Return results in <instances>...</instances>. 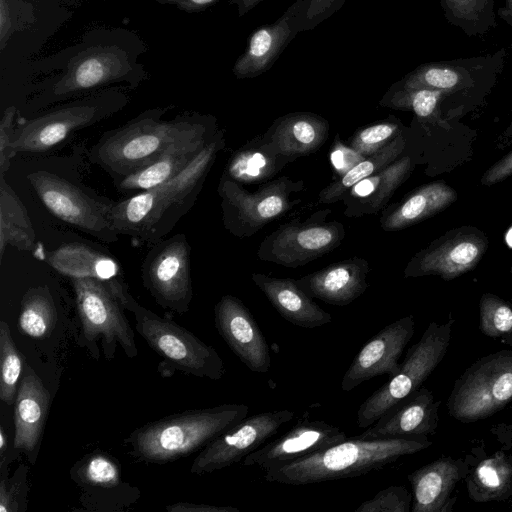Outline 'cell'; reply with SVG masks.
<instances>
[{"label": "cell", "mask_w": 512, "mask_h": 512, "mask_svg": "<svg viewBox=\"0 0 512 512\" xmlns=\"http://www.w3.org/2000/svg\"><path fill=\"white\" fill-rule=\"evenodd\" d=\"M507 57L506 48L492 53L419 65L398 81L408 88L438 90L447 99H476L484 96L497 82Z\"/></svg>", "instance_id": "obj_12"}, {"label": "cell", "mask_w": 512, "mask_h": 512, "mask_svg": "<svg viewBox=\"0 0 512 512\" xmlns=\"http://www.w3.org/2000/svg\"><path fill=\"white\" fill-rule=\"evenodd\" d=\"M368 272L369 264L365 259L351 258L330 264L296 281L311 298L345 306L365 292Z\"/></svg>", "instance_id": "obj_25"}, {"label": "cell", "mask_w": 512, "mask_h": 512, "mask_svg": "<svg viewBox=\"0 0 512 512\" xmlns=\"http://www.w3.org/2000/svg\"><path fill=\"white\" fill-rule=\"evenodd\" d=\"M27 467L20 465L11 480L2 478L0 485V512L19 511L20 499H23Z\"/></svg>", "instance_id": "obj_46"}, {"label": "cell", "mask_w": 512, "mask_h": 512, "mask_svg": "<svg viewBox=\"0 0 512 512\" xmlns=\"http://www.w3.org/2000/svg\"><path fill=\"white\" fill-rule=\"evenodd\" d=\"M502 341L509 345L512 349V335L502 338Z\"/></svg>", "instance_id": "obj_56"}, {"label": "cell", "mask_w": 512, "mask_h": 512, "mask_svg": "<svg viewBox=\"0 0 512 512\" xmlns=\"http://www.w3.org/2000/svg\"><path fill=\"white\" fill-rule=\"evenodd\" d=\"M324 211L311 219L280 225L261 242L257 255L289 268L305 265L335 249L345 236L338 221L325 222Z\"/></svg>", "instance_id": "obj_16"}, {"label": "cell", "mask_w": 512, "mask_h": 512, "mask_svg": "<svg viewBox=\"0 0 512 512\" xmlns=\"http://www.w3.org/2000/svg\"><path fill=\"white\" fill-rule=\"evenodd\" d=\"M512 401V349L476 360L455 381L449 414L462 423L488 418Z\"/></svg>", "instance_id": "obj_11"}, {"label": "cell", "mask_w": 512, "mask_h": 512, "mask_svg": "<svg viewBox=\"0 0 512 512\" xmlns=\"http://www.w3.org/2000/svg\"><path fill=\"white\" fill-rule=\"evenodd\" d=\"M50 393L27 364L23 370L14 406L13 447L32 452L41 439L50 407Z\"/></svg>", "instance_id": "obj_26"}, {"label": "cell", "mask_w": 512, "mask_h": 512, "mask_svg": "<svg viewBox=\"0 0 512 512\" xmlns=\"http://www.w3.org/2000/svg\"><path fill=\"white\" fill-rule=\"evenodd\" d=\"M405 138L402 133L378 152L365 157L341 177L323 188L318 196L319 204H332L341 200L359 181L388 166L403 152Z\"/></svg>", "instance_id": "obj_36"}, {"label": "cell", "mask_w": 512, "mask_h": 512, "mask_svg": "<svg viewBox=\"0 0 512 512\" xmlns=\"http://www.w3.org/2000/svg\"><path fill=\"white\" fill-rule=\"evenodd\" d=\"M291 161L277 153L262 137L238 150L224 174L238 183H262L273 178Z\"/></svg>", "instance_id": "obj_34"}, {"label": "cell", "mask_w": 512, "mask_h": 512, "mask_svg": "<svg viewBox=\"0 0 512 512\" xmlns=\"http://www.w3.org/2000/svg\"><path fill=\"white\" fill-rule=\"evenodd\" d=\"M252 280L272 306L288 322L302 328H316L332 322V316L318 306L291 278L253 273Z\"/></svg>", "instance_id": "obj_28"}, {"label": "cell", "mask_w": 512, "mask_h": 512, "mask_svg": "<svg viewBox=\"0 0 512 512\" xmlns=\"http://www.w3.org/2000/svg\"><path fill=\"white\" fill-rule=\"evenodd\" d=\"M6 445H7V441H6L5 432H4V429L1 428L0 429V452H1V457H3L4 451L6 449Z\"/></svg>", "instance_id": "obj_55"}, {"label": "cell", "mask_w": 512, "mask_h": 512, "mask_svg": "<svg viewBox=\"0 0 512 512\" xmlns=\"http://www.w3.org/2000/svg\"><path fill=\"white\" fill-rule=\"evenodd\" d=\"M329 123L311 112H294L279 117L263 136L280 155L294 160L317 151L327 140Z\"/></svg>", "instance_id": "obj_27"}, {"label": "cell", "mask_w": 512, "mask_h": 512, "mask_svg": "<svg viewBox=\"0 0 512 512\" xmlns=\"http://www.w3.org/2000/svg\"><path fill=\"white\" fill-rule=\"evenodd\" d=\"M27 180L47 210L58 219L107 243L118 240L109 211L101 202L68 180L47 171L27 175Z\"/></svg>", "instance_id": "obj_14"}, {"label": "cell", "mask_w": 512, "mask_h": 512, "mask_svg": "<svg viewBox=\"0 0 512 512\" xmlns=\"http://www.w3.org/2000/svg\"><path fill=\"white\" fill-rule=\"evenodd\" d=\"M77 1H91V0H77Z\"/></svg>", "instance_id": "obj_58"}, {"label": "cell", "mask_w": 512, "mask_h": 512, "mask_svg": "<svg viewBox=\"0 0 512 512\" xmlns=\"http://www.w3.org/2000/svg\"><path fill=\"white\" fill-rule=\"evenodd\" d=\"M457 198V192L444 182L425 184L385 213L381 219V227L385 231L407 228L445 210Z\"/></svg>", "instance_id": "obj_32"}, {"label": "cell", "mask_w": 512, "mask_h": 512, "mask_svg": "<svg viewBox=\"0 0 512 512\" xmlns=\"http://www.w3.org/2000/svg\"><path fill=\"white\" fill-rule=\"evenodd\" d=\"M215 327L231 351L251 371L267 373L270 348L264 334L244 303L224 295L214 308Z\"/></svg>", "instance_id": "obj_20"}, {"label": "cell", "mask_w": 512, "mask_h": 512, "mask_svg": "<svg viewBox=\"0 0 512 512\" xmlns=\"http://www.w3.org/2000/svg\"><path fill=\"white\" fill-rule=\"evenodd\" d=\"M147 45L134 30L123 27H95L81 39L30 63L32 97L26 107L38 111L52 104L83 97L120 84L134 90L149 78L139 61Z\"/></svg>", "instance_id": "obj_1"}, {"label": "cell", "mask_w": 512, "mask_h": 512, "mask_svg": "<svg viewBox=\"0 0 512 512\" xmlns=\"http://www.w3.org/2000/svg\"><path fill=\"white\" fill-rule=\"evenodd\" d=\"M510 273L512 274V265H511V267H510Z\"/></svg>", "instance_id": "obj_57"}, {"label": "cell", "mask_w": 512, "mask_h": 512, "mask_svg": "<svg viewBox=\"0 0 512 512\" xmlns=\"http://www.w3.org/2000/svg\"><path fill=\"white\" fill-rule=\"evenodd\" d=\"M491 433L495 435L502 443L508 442L512 439V423H501L491 428Z\"/></svg>", "instance_id": "obj_52"}, {"label": "cell", "mask_w": 512, "mask_h": 512, "mask_svg": "<svg viewBox=\"0 0 512 512\" xmlns=\"http://www.w3.org/2000/svg\"><path fill=\"white\" fill-rule=\"evenodd\" d=\"M126 89L114 86L68 100L25 121L10 145L13 157L48 151L73 132L111 117L128 104Z\"/></svg>", "instance_id": "obj_7"}, {"label": "cell", "mask_w": 512, "mask_h": 512, "mask_svg": "<svg viewBox=\"0 0 512 512\" xmlns=\"http://www.w3.org/2000/svg\"><path fill=\"white\" fill-rule=\"evenodd\" d=\"M480 331L490 338L512 335V306L492 293L482 294L479 301Z\"/></svg>", "instance_id": "obj_41"}, {"label": "cell", "mask_w": 512, "mask_h": 512, "mask_svg": "<svg viewBox=\"0 0 512 512\" xmlns=\"http://www.w3.org/2000/svg\"><path fill=\"white\" fill-rule=\"evenodd\" d=\"M431 445L427 437H347L333 446L264 471V479L287 485H307L355 477L381 469Z\"/></svg>", "instance_id": "obj_4"}, {"label": "cell", "mask_w": 512, "mask_h": 512, "mask_svg": "<svg viewBox=\"0 0 512 512\" xmlns=\"http://www.w3.org/2000/svg\"><path fill=\"white\" fill-rule=\"evenodd\" d=\"M302 7L303 0H296L274 23L263 25L250 35L245 51L232 68L237 79L255 78L272 67L300 33L299 14Z\"/></svg>", "instance_id": "obj_22"}, {"label": "cell", "mask_w": 512, "mask_h": 512, "mask_svg": "<svg viewBox=\"0 0 512 512\" xmlns=\"http://www.w3.org/2000/svg\"><path fill=\"white\" fill-rule=\"evenodd\" d=\"M216 132L200 135L178 144L148 166L118 179L117 188L124 192H141L173 179L198 156Z\"/></svg>", "instance_id": "obj_30"}, {"label": "cell", "mask_w": 512, "mask_h": 512, "mask_svg": "<svg viewBox=\"0 0 512 512\" xmlns=\"http://www.w3.org/2000/svg\"><path fill=\"white\" fill-rule=\"evenodd\" d=\"M47 262L70 278H93L110 285L123 282L114 258L83 243L60 245L50 253Z\"/></svg>", "instance_id": "obj_31"}, {"label": "cell", "mask_w": 512, "mask_h": 512, "mask_svg": "<svg viewBox=\"0 0 512 512\" xmlns=\"http://www.w3.org/2000/svg\"><path fill=\"white\" fill-rule=\"evenodd\" d=\"M415 320L408 315L396 320L374 335L357 353L346 370L341 390L350 392L361 383L381 375H395L401 366L399 359L411 340Z\"/></svg>", "instance_id": "obj_19"}, {"label": "cell", "mask_w": 512, "mask_h": 512, "mask_svg": "<svg viewBox=\"0 0 512 512\" xmlns=\"http://www.w3.org/2000/svg\"><path fill=\"white\" fill-rule=\"evenodd\" d=\"M25 361L17 349L9 325L0 322V399L7 405L15 402L17 386Z\"/></svg>", "instance_id": "obj_40"}, {"label": "cell", "mask_w": 512, "mask_h": 512, "mask_svg": "<svg viewBox=\"0 0 512 512\" xmlns=\"http://www.w3.org/2000/svg\"><path fill=\"white\" fill-rule=\"evenodd\" d=\"M121 303L133 314L136 331L174 369L210 380H220L225 375L224 362L215 348L192 332L141 306L129 292Z\"/></svg>", "instance_id": "obj_8"}, {"label": "cell", "mask_w": 512, "mask_h": 512, "mask_svg": "<svg viewBox=\"0 0 512 512\" xmlns=\"http://www.w3.org/2000/svg\"><path fill=\"white\" fill-rule=\"evenodd\" d=\"M173 107L147 109L104 133L91 148L90 160L118 180L148 166L186 140L217 131L216 119L209 114L185 112L163 119Z\"/></svg>", "instance_id": "obj_2"}, {"label": "cell", "mask_w": 512, "mask_h": 512, "mask_svg": "<svg viewBox=\"0 0 512 512\" xmlns=\"http://www.w3.org/2000/svg\"><path fill=\"white\" fill-rule=\"evenodd\" d=\"M497 16L512 27V0H504V5L499 8ZM510 48L512 49V42Z\"/></svg>", "instance_id": "obj_54"}, {"label": "cell", "mask_w": 512, "mask_h": 512, "mask_svg": "<svg viewBox=\"0 0 512 512\" xmlns=\"http://www.w3.org/2000/svg\"><path fill=\"white\" fill-rule=\"evenodd\" d=\"M448 100L438 90L408 88L394 83L383 96L380 105L398 110L412 111L419 119H432L439 113L441 105Z\"/></svg>", "instance_id": "obj_39"}, {"label": "cell", "mask_w": 512, "mask_h": 512, "mask_svg": "<svg viewBox=\"0 0 512 512\" xmlns=\"http://www.w3.org/2000/svg\"><path fill=\"white\" fill-rule=\"evenodd\" d=\"M454 319L430 322L420 340L407 352L399 371L359 406L357 426L367 428L388 409L418 390L447 353Z\"/></svg>", "instance_id": "obj_9"}, {"label": "cell", "mask_w": 512, "mask_h": 512, "mask_svg": "<svg viewBox=\"0 0 512 512\" xmlns=\"http://www.w3.org/2000/svg\"><path fill=\"white\" fill-rule=\"evenodd\" d=\"M512 176V151L495 162L481 178V184L492 186Z\"/></svg>", "instance_id": "obj_49"}, {"label": "cell", "mask_w": 512, "mask_h": 512, "mask_svg": "<svg viewBox=\"0 0 512 512\" xmlns=\"http://www.w3.org/2000/svg\"><path fill=\"white\" fill-rule=\"evenodd\" d=\"M412 169L411 158L404 156L359 181L347 192L348 196L343 197L347 207L345 215L358 216L381 210Z\"/></svg>", "instance_id": "obj_29"}, {"label": "cell", "mask_w": 512, "mask_h": 512, "mask_svg": "<svg viewBox=\"0 0 512 512\" xmlns=\"http://www.w3.org/2000/svg\"><path fill=\"white\" fill-rule=\"evenodd\" d=\"M56 308L46 286L30 288L21 301L18 324L31 338L43 339L51 334L56 324Z\"/></svg>", "instance_id": "obj_38"}, {"label": "cell", "mask_w": 512, "mask_h": 512, "mask_svg": "<svg viewBox=\"0 0 512 512\" xmlns=\"http://www.w3.org/2000/svg\"><path fill=\"white\" fill-rule=\"evenodd\" d=\"M464 480L474 502L505 501L512 497V456L498 451L470 468Z\"/></svg>", "instance_id": "obj_33"}, {"label": "cell", "mask_w": 512, "mask_h": 512, "mask_svg": "<svg viewBox=\"0 0 512 512\" xmlns=\"http://www.w3.org/2000/svg\"><path fill=\"white\" fill-rule=\"evenodd\" d=\"M36 234L26 207L0 176V261L7 247L20 251H32Z\"/></svg>", "instance_id": "obj_35"}, {"label": "cell", "mask_w": 512, "mask_h": 512, "mask_svg": "<svg viewBox=\"0 0 512 512\" xmlns=\"http://www.w3.org/2000/svg\"><path fill=\"white\" fill-rule=\"evenodd\" d=\"M303 190V181L283 176L249 192L223 174L218 194L224 226L236 237H250L297 205Z\"/></svg>", "instance_id": "obj_10"}, {"label": "cell", "mask_w": 512, "mask_h": 512, "mask_svg": "<svg viewBox=\"0 0 512 512\" xmlns=\"http://www.w3.org/2000/svg\"><path fill=\"white\" fill-rule=\"evenodd\" d=\"M169 512H239V509L232 506H216L209 504H195L179 502L166 507Z\"/></svg>", "instance_id": "obj_50"}, {"label": "cell", "mask_w": 512, "mask_h": 512, "mask_svg": "<svg viewBox=\"0 0 512 512\" xmlns=\"http://www.w3.org/2000/svg\"><path fill=\"white\" fill-rule=\"evenodd\" d=\"M470 464L465 459L443 456L408 475L413 491L412 512H450L453 491L465 479Z\"/></svg>", "instance_id": "obj_24"}, {"label": "cell", "mask_w": 512, "mask_h": 512, "mask_svg": "<svg viewBox=\"0 0 512 512\" xmlns=\"http://www.w3.org/2000/svg\"><path fill=\"white\" fill-rule=\"evenodd\" d=\"M225 145L219 130L176 177L152 189L111 203L109 218L119 235L154 245L169 234L194 205L216 157Z\"/></svg>", "instance_id": "obj_3"}, {"label": "cell", "mask_w": 512, "mask_h": 512, "mask_svg": "<svg viewBox=\"0 0 512 512\" xmlns=\"http://www.w3.org/2000/svg\"><path fill=\"white\" fill-rule=\"evenodd\" d=\"M364 158L351 147L348 148L338 141L335 142L331 153L332 164L341 175L345 174Z\"/></svg>", "instance_id": "obj_48"}, {"label": "cell", "mask_w": 512, "mask_h": 512, "mask_svg": "<svg viewBox=\"0 0 512 512\" xmlns=\"http://www.w3.org/2000/svg\"><path fill=\"white\" fill-rule=\"evenodd\" d=\"M78 479L92 487L112 488L119 485L121 472L117 462L104 454L85 457L76 472Z\"/></svg>", "instance_id": "obj_42"}, {"label": "cell", "mask_w": 512, "mask_h": 512, "mask_svg": "<svg viewBox=\"0 0 512 512\" xmlns=\"http://www.w3.org/2000/svg\"><path fill=\"white\" fill-rule=\"evenodd\" d=\"M244 404H222L170 415L135 429L126 439L131 454L153 463L186 457L247 417Z\"/></svg>", "instance_id": "obj_5"}, {"label": "cell", "mask_w": 512, "mask_h": 512, "mask_svg": "<svg viewBox=\"0 0 512 512\" xmlns=\"http://www.w3.org/2000/svg\"><path fill=\"white\" fill-rule=\"evenodd\" d=\"M346 0H303L299 14L300 32L311 30L337 12Z\"/></svg>", "instance_id": "obj_45"}, {"label": "cell", "mask_w": 512, "mask_h": 512, "mask_svg": "<svg viewBox=\"0 0 512 512\" xmlns=\"http://www.w3.org/2000/svg\"><path fill=\"white\" fill-rule=\"evenodd\" d=\"M264 0H230L237 7L238 16H244Z\"/></svg>", "instance_id": "obj_53"}, {"label": "cell", "mask_w": 512, "mask_h": 512, "mask_svg": "<svg viewBox=\"0 0 512 512\" xmlns=\"http://www.w3.org/2000/svg\"><path fill=\"white\" fill-rule=\"evenodd\" d=\"M72 14L61 0H0L1 76L30 79L32 57Z\"/></svg>", "instance_id": "obj_6"}, {"label": "cell", "mask_w": 512, "mask_h": 512, "mask_svg": "<svg viewBox=\"0 0 512 512\" xmlns=\"http://www.w3.org/2000/svg\"><path fill=\"white\" fill-rule=\"evenodd\" d=\"M446 20L469 37L489 33L497 25L494 0H440Z\"/></svg>", "instance_id": "obj_37"}, {"label": "cell", "mask_w": 512, "mask_h": 512, "mask_svg": "<svg viewBox=\"0 0 512 512\" xmlns=\"http://www.w3.org/2000/svg\"><path fill=\"white\" fill-rule=\"evenodd\" d=\"M71 281L84 337L88 341L101 338L110 357L117 343L128 357H136L134 332L115 293L125 283L110 285L93 278H71Z\"/></svg>", "instance_id": "obj_13"}, {"label": "cell", "mask_w": 512, "mask_h": 512, "mask_svg": "<svg viewBox=\"0 0 512 512\" xmlns=\"http://www.w3.org/2000/svg\"><path fill=\"white\" fill-rule=\"evenodd\" d=\"M294 415L293 411L282 409L245 417L200 451L192 463L191 473H212L239 462L274 436Z\"/></svg>", "instance_id": "obj_17"}, {"label": "cell", "mask_w": 512, "mask_h": 512, "mask_svg": "<svg viewBox=\"0 0 512 512\" xmlns=\"http://www.w3.org/2000/svg\"><path fill=\"white\" fill-rule=\"evenodd\" d=\"M441 401L420 387L390 409L360 434L363 438L427 437L435 433Z\"/></svg>", "instance_id": "obj_23"}, {"label": "cell", "mask_w": 512, "mask_h": 512, "mask_svg": "<svg viewBox=\"0 0 512 512\" xmlns=\"http://www.w3.org/2000/svg\"><path fill=\"white\" fill-rule=\"evenodd\" d=\"M346 438L341 428L305 417L282 436L246 455L243 465L266 471L333 446Z\"/></svg>", "instance_id": "obj_21"}, {"label": "cell", "mask_w": 512, "mask_h": 512, "mask_svg": "<svg viewBox=\"0 0 512 512\" xmlns=\"http://www.w3.org/2000/svg\"><path fill=\"white\" fill-rule=\"evenodd\" d=\"M412 495L404 486H389L362 502L355 512H409Z\"/></svg>", "instance_id": "obj_44"}, {"label": "cell", "mask_w": 512, "mask_h": 512, "mask_svg": "<svg viewBox=\"0 0 512 512\" xmlns=\"http://www.w3.org/2000/svg\"><path fill=\"white\" fill-rule=\"evenodd\" d=\"M400 133V123L382 121L356 132L350 147L363 157H368L378 152Z\"/></svg>", "instance_id": "obj_43"}, {"label": "cell", "mask_w": 512, "mask_h": 512, "mask_svg": "<svg viewBox=\"0 0 512 512\" xmlns=\"http://www.w3.org/2000/svg\"><path fill=\"white\" fill-rule=\"evenodd\" d=\"M190 252L179 233L154 244L141 268L143 285L156 303L177 314L188 312L193 299Z\"/></svg>", "instance_id": "obj_15"}, {"label": "cell", "mask_w": 512, "mask_h": 512, "mask_svg": "<svg viewBox=\"0 0 512 512\" xmlns=\"http://www.w3.org/2000/svg\"><path fill=\"white\" fill-rule=\"evenodd\" d=\"M163 5H172L188 13L202 12L220 0H154Z\"/></svg>", "instance_id": "obj_51"}, {"label": "cell", "mask_w": 512, "mask_h": 512, "mask_svg": "<svg viewBox=\"0 0 512 512\" xmlns=\"http://www.w3.org/2000/svg\"><path fill=\"white\" fill-rule=\"evenodd\" d=\"M488 245L486 234L477 227L453 228L415 254L408 262L404 275H434L444 280L455 279L478 265Z\"/></svg>", "instance_id": "obj_18"}, {"label": "cell", "mask_w": 512, "mask_h": 512, "mask_svg": "<svg viewBox=\"0 0 512 512\" xmlns=\"http://www.w3.org/2000/svg\"><path fill=\"white\" fill-rule=\"evenodd\" d=\"M18 108L10 105L3 111L0 120V176H4L8 171L13 155L10 145L15 135L14 123Z\"/></svg>", "instance_id": "obj_47"}]
</instances>
